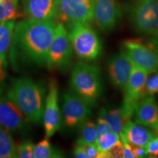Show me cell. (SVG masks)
Returning <instances> with one entry per match:
<instances>
[{"label": "cell", "instance_id": "6da1fadb", "mask_svg": "<svg viewBox=\"0 0 158 158\" xmlns=\"http://www.w3.org/2000/svg\"><path fill=\"white\" fill-rule=\"evenodd\" d=\"M56 23L28 19L19 21L15 26L13 57L37 65L45 64L49 48L54 39Z\"/></svg>", "mask_w": 158, "mask_h": 158}, {"label": "cell", "instance_id": "7a4b0ae2", "mask_svg": "<svg viewBox=\"0 0 158 158\" xmlns=\"http://www.w3.org/2000/svg\"><path fill=\"white\" fill-rule=\"evenodd\" d=\"M7 97L23 112L29 122L37 124L43 120L45 88L29 78H19L12 83Z\"/></svg>", "mask_w": 158, "mask_h": 158}, {"label": "cell", "instance_id": "3957f363", "mask_svg": "<svg viewBox=\"0 0 158 158\" xmlns=\"http://www.w3.org/2000/svg\"><path fill=\"white\" fill-rule=\"evenodd\" d=\"M70 86L73 92L91 106H94L102 92L98 67L84 62H78L71 72Z\"/></svg>", "mask_w": 158, "mask_h": 158}, {"label": "cell", "instance_id": "277c9868", "mask_svg": "<svg viewBox=\"0 0 158 158\" xmlns=\"http://www.w3.org/2000/svg\"><path fill=\"white\" fill-rule=\"evenodd\" d=\"M73 50L76 56L84 61L98 58L102 52L101 40L89 23H78L66 27Z\"/></svg>", "mask_w": 158, "mask_h": 158}, {"label": "cell", "instance_id": "5b68a950", "mask_svg": "<svg viewBox=\"0 0 158 158\" xmlns=\"http://www.w3.org/2000/svg\"><path fill=\"white\" fill-rule=\"evenodd\" d=\"M73 47L66 27L57 23L45 66L49 70H67L72 65Z\"/></svg>", "mask_w": 158, "mask_h": 158}, {"label": "cell", "instance_id": "8992f818", "mask_svg": "<svg viewBox=\"0 0 158 158\" xmlns=\"http://www.w3.org/2000/svg\"><path fill=\"white\" fill-rule=\"evenodd\" d=\"M92 0H56L55 22L67 27L92 21Z\"/></svg>", "mask_w": 158, "mask_h": 158}, {"label": "cell", "instance_id": "52a82bcc", "mask_svg": "<svg viewBox=\"0 0 158 158\" xmlns=\"http://www.w3.org/2000/svg\"><path fill=\"white\" fill-rule=\"evenodd\" d=\"M130 19L140 34L153 36L158 30V3L156 0H135L130 8Z\"/></svg>", "mask_w": 158, "mask_h": 158}, {"label": "cell", "instance_id": "ba28073f", "mask_svg": "<svg viewBox=\"0 0 158 158\" xmlns=\"http://www.w3.org/2000/svg\"><path fill=\"white\" fill-rule=\"evenodd\" d=\"M122 51L138 68L151 73L158 68V52L151 42L140 38L127 39L122 42Z\"/></svg>", "mask_w": 158, "mask_h": 158}, {"label": "cell", "instance_id": "9c48e42d", "mask_svg": "<svg viewBox=\"0 0 158 158\" xmlns=\"http://www.w3.org/2000/svg\"><path fill=\"white\" fill-rule=\"evenodd\" d=\"M149 74L145 70L133 65L131 74L123 89L124 99L121 108L122 115L127 122L133 116L136 106L142 98V89Z\"/></svg>", "mask_w": 158, "mask_h": 158}, {"label": "cell", "instance_id": "30bf717a", "mask_svg": "<svg viewBox=\"0 0 158 158\" xmlns=\"http://www.w3.org/2000/svg\"><path fill=\"white\" fill-rule=\"evenodd\" d=\"M91 114V106L74 92L62 95L63 122L66 127H76L86 121Z\"/></svg>", "mask_w": 158, "mask_h": 158}, {"label": "cell", "instance_id": "8fae6325", "mask_svg": "<svg viewBox=\"0 0 158 158\" xmlns=\"http://www.w3.org/2000/svg\"><path fill=\"white\" fill-rule=\"evenodd\" d=\"M92 21L100 30L112 31L121 19L122 8L118 0H92Z\"/></svg>", "mask_w": 158, "mask_h": 158}, {"label": "cell", "instance_id": "7c38bea8", "mask_svg": "<svg viewBox=\"0 0 158 158\" xmlns=\"http://www.w3.org/2000/svg\"><path fill=\"white\" fill-rule=\"evenodd\" d=\"M59 89L55 79L51 78L48 84V89L45 98L43 120L45 138L53 136L62 124V117L58 104Z\"/></svg>", "mask_w": 158, "mask_h": 158}, {"label": "cell", "instance_id": "4fadbf2b", "mask_svg": "<svg viewBox=\"0 0 158 158\" xmlns=\"http://www.w3.org/2000/svg\"><path fill=\"white\" fill-rule=\"evenodd\" d=\"M29 120L21 110L7 98L0 95V126L10 133L24 129Z\"/></svg>", "mask_w": 158, "mask_h": 158}, {"label": "cell", "instance_id": "5bb4252c", "mask_svg": "<svg viewBox=\"0 0 158 158\" xmlns=\"http://www.w3.org/2000/svg\"><path fill=\"white\" fill-rule=\"evenodd\" d=\"M133 65L123 51L110 57L108 64V76L114 87L124 89L131 74Z\"/></svg>", "mask_w": 158, "mask_h": 158}, {"label": "cell", "instance_id": "9a60e30c", "mask_svg": "<svg viewBox=\"0 0 158 158\" xmlns=\"http://www.w3.org/2000/svg\"><path fill=\"white\" fill-rule=\"evenodd\" d=\"M23 13L28 19L55 22L56 0H23Z\"/></svg>", "mask_w": 158, "mask_h": 158}, {"label": "cell", "instance_id": "2e32d148", "mask_svg": "<svg viewBox=\"0 0 158 158\" xmlns=\"http://www.w3.org/2000/svg\"><path fill=\"white\" fill-rule=\"evenodd\" d=\"M133 116L136 123L156 130L158 124V106L154 96L141 98Z\"/></svg>", "mask_w": 158, "mask_h": 158}, {"label": "cell", "instance_id": "e0dca14e", "mask_svg": "<svg viewBox=\"0 0 158 158\" xmlns=\"http://www.w3.org/2000/svg\"><path fill=\"white\" fill-rule=\"evenodd\" d=\"M154 136L155 133L147 127L129 120L124 124L123 133L120 138L125 139L133 146L146 147Z\"/></svg>", "mask_w": 158, "mask_h": 158}, {"label": "cell", "instance_id": "ac0fdd59", "mask_svg": "<svg viewBox=\"0 0 158 158\" xmlns=\"http://www.w3.org/2000/svg\"><path fill=\"white\" fill-rule=\"evenodd\" d=\"M99 114L100 117L103 118L108 122L112 129V132L118 134L119 136L122 135L124 124L127 121L122 115L121 108H110L108 109L102 108L99 112Z\"/></svg>", "mask_w": 158, "mask_h": 158}, {"label": "cell", "instance_id": "d6986e66", "mask_svg": "<svg viewBox=\"0 0 158 158\" xmlns=\"http://www.w3.org/2000/svg\"><path fill=\"white\" fill-rule=\"evenodd\" d=\"M15 26L14 20L0 23V56H7L13 42Z\"/></svg>", "mask_w": 158, "mask_h": 158}, {"label": "cell", "instance_id": "ffe728a7", "mask_svg": "<svg viewBox=\"0 0 158 158\" xmlns=\"http://www.w3.org/2000/svg\"><path fill=\"white\" fill-rule=\"evenodd\" d=\"M17 157V146L10 133L0 126V158Z\"/></svg>", "mask_w": 158, "mask_h": 158}, {"label": "cell", "instance_id": "44dd1931", "mask_svg": "<svg viewBox=\"0 0 158 158\" xmlns=\"http://www.w3.org/2000/svg\"><path fill=\"white\" fill-rule=\"evenodd\" d=\"M22 15L19 10V0H0V23L15 21Z\"/></svg>", "mask_w": 158, "mask_h": 158}, {"label": "cell", "instance_id": "7402d4cb", "mask_svg": "<svg viewBox=\"0 0 158 158\" xmlns=\"http://www.w3.org/2000/svg\"><path fill=\"white\" fill-rule=\"evenodd\" d=\"M33 155L35 158H57L63 157L61 152L51 145L48 138H44L35 145Z\"/></svg>", "mask_w": 158, "mask_h": 158}, {"label": "cell", "instance_id": "603a6c76", "mask_svg": "<svg viewBox=\"0 0 158 158\" xmlns=\"http://www.w3.org/2000/svg\"><path fill=\"white\" fill-rule=\"evenodd\" d=\"M120 136L114 132L102 134L97 138L95 145L100 152V158H101L102 154L109 150L117 142L120 141Z\"/></svg>", "mask_w": 158, "mask_h": 158}, {"label": "cell", "instance_id": "cb8c5ba5", "mask_svg": "<svg viewBox=\"0 0 158 158\" xmlns=\"http://www.w3.org/2000/svg\"><path fill=\"white\" fill-rule=\"evenodd\" d=\"M80 126V138L78 141L95 144L98 138L96 124L91 121H85Z\"/></svg>", "mask_w": 158, "mask_h": 158}, {"label": "cell", "instance_id": "d4e9b609", "mask_svg": "<svg viewBox=\"0 0 158 158\" xmlns=\"http://www.w3.org/2000/svg\"><path fill=\"white\" fill-rule=\"evenodd\" d=\"M158 93V68L147 76L142 89L141 98L155 96Z\"/></svg>", "mask_w": 158, "mask_h": 158}, {"label": "cell", "instance_id": "484cf974", "mask_svg": "<svg viewBox=\"0 0 158 158\" xmlns=\"http://www.w3.org/2000/svg\"><path fill=\"white\" fill-rule=\"evenodd\" d=\"M35 145L31 141H26L17 146V157L33 158Z\"/></svg>", "mask_w": 158, "mask_h": 158}, {"label": "cell", "instance_id": "4316f807", "mask_svg": "<svg viewBox=\"0 0 158 158\" xmlns=\"http://www.w3.org/2000/svg\"><path fill=\"white\" fill-rule=\"evenodd\" d=\"M124 145L122 141H118L115 145L113 146L109 150L104 152L101 156V158H120L123 155Z\"/></svg>", "mask_w": 158, "mask_h": 158}, {"label": "cell", "instance_id": "83f0119b", "mask_svg": "<svg viewBox=\"0 0 158 158\" xmlns=\"http://www.w3.org/2000/svg\"><path fill=\"white\" fill-rule=\"evenodd\" d=\"M7 62L6 56H0V95L5 89V79L7 76Z\"/></svg>", "mask_w": 158, "mask_h": 158}, {"label": "cell", "instance_id": "f1b7e54d", "mask_svg": "<svg viewBox=\"0 0 158 158\" xmlns=\"http://www.w3.org/2000/svg\"><path fill=\"white\" fill-rule=\"evenodd\" d=\"M76 143L80 144L84 148V151L87 154L89 158H100V152L98 151L95 144L84 143V142L76 141Z\"/></svg>", "mask_w": 158, "mask_h": 158}, {"label": "cell", "instance_id": "f546056e", "mask_svg": "<svg viewBox=\"0 0 158 158\" xmlns=\"http://www.w3.org/2000/svg\"><path fill=\"white\" fill-rule=\"evenodd\" d=\"M148 157L151 158L158 157V136H154L146 146Z\"/></svg>", "mask_w": 158, "mask_h": 158}, {"label": "cell", "instance_id": "4dcf8cb0", "mask_svg": "<svg viewBox=\"0 0 158 158\" xmlns=\"http://www.w3.org/2000/svg\"><path fill=\"white\" fill-rule=\"evenodd\" d=\"M96 128L97 133H98V138L100 137V136L102 135V134L112 132V129L111 127H110V124H108V122L106 121V120H105L103 118L100 117V116L98 118Z\"/></svg>", "mask_w": 158, "mask_h": 158}, {"label": "cell", "instance_id": "1f68e13d", "mask_svg": "<svg viewBox=\"0 0 158 158\" xmlns=\"http://www.w3.org/2000/svg\"><path fill=\"white\" fill-rule=\"evenodd\" d=\"M122 143L124 145L123 149V155L122 157L123 158H134V154L133 152V146L131 144L128 143L124 138H121Z\"/></svg>", "mask_w": 158, "mask_h": 158}, {"label": "cell", "instance_id": "d6a6232c", "mask_svg": "<svg viewBox=\"0 0 158 158\" xmlns=\"http://www.w3.org/2000/svg\"><path fill=\"white\" fill-rule=\"evenodd\" d=\"M133 152L134 154V157L135 158H142L148 157L147 151L146 147H139V146H133Z\"/></svg>", "mask_w": 158, "mask_h": 158}, {"label": "cell", "instance_id": "836d02e7", "mask_svg": "<svg viewBox=\"0 0 158 158\" xmlns=\"http://www.w3.org/2000/svg\"><path fill=\"white\" fill-rule=\"evenodd\" d=\"M73 156L77 158H89L87 154L84 151V148H83L80 144L76 143L73 148Z\"/></svg>", "mask_w": 158, "mask_h": 158}, {"label": "cell", "instance_id": "e575fe53", "mask_svg": "<svg viewBox=\"0 0 158 158\" xmlns=\"http://www.w3.org/2000/svg\"><path fill=\"white\" fill-rule=\"evenodd\" d=\"M150 42L152 43L154 46H155V48H156V50H157L158 52V30L157 31V32L153 35L152 37Z\"/></svg>", "mask_w": 158, "mask_h": 158}, {"label": "cell", "instance_id": "d590c367", "mask_svg": "<svg viewBox=\"0 0 158 158\" xmlns=\"http://www.w3.org/2000/svg\"><path fill=\"white\" fill-rule=\"evenodd\" d=\"M156 131H157V133H158V124H157V128H156Z\"/></svg>", "mask_w": 158, "mask_h": 158}, {"label": "cell", "instance_id": "8d00e7d4", "mask_svg": "<svg viewBox=\"0 0 158 158\" xmlns=\"http://www.w3.org/2000/svg\"><path fill=\"white\" fill-rule=\"evenodd\" d=\"M156 1H157V2L158 3V0H156Z\"/></svg>", "mask_w": 158, "mask_h": 158}]
</instances>
